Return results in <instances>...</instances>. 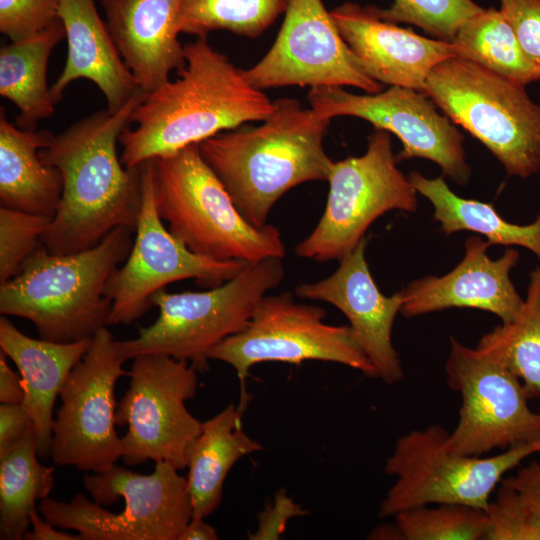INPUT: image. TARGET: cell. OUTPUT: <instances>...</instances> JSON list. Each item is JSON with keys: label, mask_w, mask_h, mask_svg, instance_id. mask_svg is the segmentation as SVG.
Segmentation results:
<instances>
[{"label": "cell", "mask_w": 540, "mask_h": 540, "mask_svg": "<svg viewBox=\"0 0 540 540\" xmlns=\"http://www.w3.org/2000/svg\"><path fill=\"white\" fill-rule=\"evenodd\" d=\"M34 427L0 455V539L21 540L36 501L54 487V467L39 462Z\"/></svg>", "instance_id": "28"}, {"label": "cell", "mask_w": 540, "mask_h": 540, "mask_svg": "<svg viewBox=\"0 0 540 540\" xmlns=\"http://www.w3.org/2000/svg\"><path fill=\"white\" fill-rule=\"evenodd\" d=\"M283 258L247 263L232 279L201 292L169 293L152 297L158 318L141 327L137 337L115 340L126 362L140 355H166L189 362L198 372L208 370L209 353L250 322L260 301L284 279Z\"/></svg>", "instance_id": "7"}, {"label": "cell", "mask_w": 540, "mask_h": 540, "mask_svg": "<svg viewBox=\"0 0 540 540\" xmlns=\"http://www.w3.org/2000/svg\"><path fill=\"white\" fill-rule=\"evenodd\" d=\"M140 169L142 203L133 246L105 286V295L112 302L107 326L137 320L153 306V295L170 283L194 279L213 288L232 279L247 264L199 256L175 238L164 227L155 205L150 162Z\"/></svg>", "instance_id": "15"}, {"label": "cell", "mask_w": 540, "mask_h": 540, "mask_svg": "<svg viewBox=\"0 0 540 540\" xmlns=\"http://www.w3.org/2000/svg\"><path fill=\"white\" fill-rule=\"evenodd\" d=\"M490 246L480 236L469 237L464 257L450 272L413 280L401 290L400 313L412 318L453 307L475 308L495 314L502 323L514 321L524 305L510 277L520 256L510 247L493 260L487 254Z\"/></svg>", "instance_id": "19"}, {"label": "cell", "mask_w": 540, "mask_h": 540, "mask_svg": "<svg viewBox=\"0 0 540 540\" xmlns=\"http://www.w3.org/2000/svg\"><path fill=\"white\" fill-rule=\"evenodd\" d=\"M308 514L299 504L288 496L285 489H280L272 503L265 506L258 515V527L254 533L249 534L251 540L280 539L287 527L288 521L297 516Z\"/></svg>", "instance_id": "38"}, {"label": "cell", "mask_w": 540, "mask_h": 540, "mask_svg": "<svg viewBox=\"0 0 540 540\" xmlns=\"http://www.w3.org/2000/svg\"><path fill=\"white\" fill-rule=\"evenodd\" d=\"M486 512L485 540H540V510L512 488L500 484Z\"/></svg>", "instance_id": "35"}, {"label": "cell", "mask_w": 540, "mask_h": 540, "mask_svg": "<svg viewBox=\"0 0 540 540\" xmlns=\"http://www.w3.org/2000/svg\"><path fill=\"white\" fill-rule=\"evenodd\" d=\"M394 517L402 540H480L489 524L485 510L460 504L421 505Z\"/></svg>", "instance_id": "32"}, {"label": "cell", "mask_w": 540, "mask_h": 540, "mask_svg": "<svg viewBox=\"0 0 540 540\" xmlns=\"http://www.w3.org/2000/svg\"><path fill=\"white\" fill-rule=\"evenodd\" d=\"M148 161L158 214L190 251L213 260L246 263L285 256L277 227L256 228L245 220L202 157L199 144Z\"/></svg>", "instance_id": "5"}, {"label": "cell", "mask_w": 540, "mask_h": 540, "mask_svg": "<svg viewBox=\"0 0 540 540\" xmlns=\"http://www.w3.org/2000/svg\"><path fill=\"white\" fill-rule=\"evenodd\" d=\"M368 539H391L402 540L401 533L396 524H382L374 528L368 535Z\"/></svg>", "instance_id": "44"}, {"label": "cell", "mask_w": 540, "mask_h": 540, "mask_svg": "<svg viewBox=\"0 0 540 540\" xmlns=\"http://www.w3.org/2000/svg\"><path fill=\"white\" fill-rule=\"evenodd\" d=\"M325 316L324 308L297 303L293 293L266 294L245 329L215 346L209 359L234 368L240 380L241 400H250L245 381L250 368L262 362H336L378 378L350 327L327 324Z\"/></svg>", "instance_id": "11"}, {"label": "cell", "mask_w": 540, "mask_h": 540, "mask_svg": "<svg viewBox=\"0 0 540 540\" xmlns=\"http://www.w3.org/2000/svg\"><path fill=\"white\" fill-rule=\"evenodd\" d=\"M30 524L32 531L24 537L26 540H81L80 536L55 529L54 525L42 518L37 509L31 513Z\"/></svg>", "instance_id": "42"}, {"label": "cell", "mask_w": 540, "mask_h": 540, "mask_svg": "<svg viewBox=\"0 0 540 540\" xmlns=\"http://www.w3.org/2000/svg\"><path fill=\"white\" fill-rule=\"evenodd\" d=\"M448 434L433 424L397 439L384 468L396 479L379 505L380 517L431 504H460L486 511L504 475L540 452L538 439L491 457L464 455L448 449Z\"/></svg>", "instance_id": "9"}, {"label": "cell", "mask_w": 540, "mask_h": 540, "mask_svg": "<svg viewBox=\"0 0 540 540\" xmlns=\"http://www.w3.org/2000/svg\"><path fill=\"white\" fill-rule=\"evenodd\" d=\"M289 0H178L181 33L207 38L227 30L256 38L285 13Z\"/></svg>", "instance_id": "31"}, {"label": "cell", "mask_w": 540, "mask_h": 540, "mask_svg": "<svg viewBox=\"0 0 540 540\" xmlns=\"http://www.w3.org/2000/svg\"><path fill=\"white\" fill-rule=\"evenodd\" d=\"M186 64L177 78L145 94L122 131L126 168L177 153L244 123L265 120L274 102L254 87L244 70L212 48L207 38L184 44Z\"/></svg>", "instance_id": "2"}, {"label": "cell", "mask_w": 540, "mask_h": 540, "mask_svg": "<svg viewBox=\"0 0 540 540\" xmlns=\"http://www.w3.org/2000/svg\"><path fill=\"white\" fill-rule=\"evenodd\" d=\"M444 369L447 385L461 397L449 450L483 456L540 439V412L531 410L522 382L496 355L451 336Z\"/></svg>", "instance_id": "12"}, {"label": "cell", "mask_w": 540, "mask_h": 540, "mask_svg": "<svg viewBox=\"0 0 540 540\" xmlns=\"http://www.w3.org/2000/svg\"><path fill=\"white\" fill-rule=\"evenodd\" d=\"M25 391L21 376H18L8 365L6 355L0 352V402L22 403Z\"/></svg>", "instance_id": "41"}, {"label": "cell", "mask_w": 540, "mask_h": 540, "mask_svg": "<svg viewBox=\"0 0 540 540\" xmlns=\"http://www.w3.org/2000/svg\"><path fill=\"white\" fill-rule=\"evenodd\" d=\"M218 535L214 527L209 525L202 518H195L189 521L178 540H216Z\"/></svg>", "instance_id": "43"}, {"label": "cell", "mask_w": 540, "mask_h": 540, "mask_svg": "<svg viewBox=\"0 0 540 540\" xmlns=\"http://www.w3.org/2000/svg\"><path fill=\"white\" fill-rule=\"evenodd\" d=\"M484 8L472 0H394L377 15L392 23H408L435 39L452 42L460 25Z\"/></svg>", "instance_id": "33"}, {"label": "cell", "mask_w": 540, "mask_h": 540, "mask_svg": "<svg viewBox=\"0 0 540 540\" xmlns=\"http://www.w3.org/2000/svg\"><path fill=\"white\" fill-rule=\"evenodd\" d=\"M273 102L261 125L224 131L199 144L240 214L256 228L268 224L273 205L288 190L328 181L334 165L324 149L330 119L295 98Z\"/></svg>", "instance_id": "3"}, {"label": "cell", "mask_w": 540, "mask_h": 540, "mask_svg": "<svg viewBox=\"0 0 540 540\" xmlns=\"http://www.w3.org/2000/svg\"><path fill=\"white\" fill-rule=\"evenodd\" d=\"M389 132L368 138L366 152L334 162L325 211L295 253L320 262L340 260L365 237L370 225L391 210L413 213L417 191L396 166Z\"/></svg>", "instance_id": "10"}, {"label": "cell", "mask_w": 540, "mask_h": 540, "mask_svg": "<svg viewBox=\"0 0 540 540\" xmlns=\"http://www.w3.org/2000/svg\"><path fill=\"white\" fill-rule=\"evenodd\" d=\"M278 35L268 52L244 70L263 90L284 86H352L382 91L341 36L322 0H289Z\"/></svg>", "instance_id": "17"}, {"label": "cell", "mask_w": 540, "mask_h": 540, "mask_svg": "<svg viewBox=\"0 0 540 540\" xmlns=\"http://www.w3.org/2000/svg\"><path fill=\"white\" fill-rule=\"evenodd\" d=\"M65 37L59 18L43 32L0 50V95L19 110L15 124L21 129L36 130L40 120L54 114L47 65L53 49Z\"/></svg>", "instance_id": "26"}, {"label": "cell", "mask_w": 540, "mask_h": 540, "mask_svg": "<svg viewBox=\"0 0 540 540\" xmlns=\"http://www.w3.org/2000/svg\"><path fill=\"white\" fill-rule=\"evenodd\" d=\"M60 0H0V32L17 42L31 38L59 19Z\"/></svg>", "instance_id": "36"}, {"label": "cell", "mask_w": 540, "mask_h": 540, "mask_svg": "<svg viewBox=\"0 0 540 540\" xmlns=\"http://www.w3.org/2000/svg\"><path fill=\"white\" fill-rule=\"evenodd\" d=\"M478 347L496 355L515 374L529 400L540 398V268L529 275L526 298L517 318L494 327Z\"/></svg>", "instance_id": "30"}, {"label": "cell", "mask_w": 540, "mask_h": 540, "mask_svg": "<svg viewBox=\"0 0 540 540\" xmlns=\"http://www.w3.org/2000/svg\"><path fill=\"white\" fill-rule=\"evenodd\" d=\"M307 97L310 107L322 117H358L375 129L396 135L402 143V150L395 155L397 162L428 159L456 184L469 182L464 136L424 92L390 86L383 92L358 95L342 87L320 86L311 88Z\"/></svg>", "instance_id": "16"}, {"label": "cell", "mask_w": 540, "mask_h": 540, "mask_svg": "<svg viewBox=\"0 0 540 540\" xmlns=\"http://www.w3.org/2000/svg\"><path fill=\"white\" fill-rule=\"evenodd\" d=\"M132 230L117 227L96 246L70 254H53L41 245L0 284L1 314L31 321L47 341L91 339L107 326L112 302L105 286L132 249Z\"/></svg>", "instance_id": "4"}, {"label": "cell", "mask_w": 540, "mask_h": 540, "mask_svg": "<svg viewBox=\"0 0 540 540\" xmlns=\"http://www.w3.org/2000/svg\"><path fill=\"white\" fill-rule=\"evenodd\" d=\"M32 427V419L23 403H1L0 455L19 442Z\"/></svg>", "instance_id": "39"}, {"label": "cell", "mask_w": 540, "mask_h": 540, "mask_svg": "<svg viewBox=\"0 0 540 540\" xmlns=\"http://www.w3.org/2000/svg\"><path fill=\"white\" fill-rule=\"evenodd\" d=\"M53 218L0 207V284L13 278L41 245Z\"/></svg>", "instance_id": "34"}, {"label": "cell", "mask_w": 540, "mask_h": 540, "mask_svg": "<svg viewBox=\"0 0 540 540\" xmlns=\"http://www.w3.org/2000/svg\"><path fill=\"white\" fill-rule=\"evenodd\" d=\"M58 16L67 39L64 68L50 87L55 104L75 80L87 79L103 93L107 110H120L140 89L124 64L94 0H60Z\"/></svg>", "instance_id": "22"}, {"label": "cell", "mask_w": 540, "mask_h": 540, "mask_svg": "<svg viewBox=\"0 0 540 540\" xmlns=\"http://www.w3.org/2000/svg\"><path fill=\"white\" fill-rule=\"evenodd\" d=\"M144 96L139 90L117 112L101 110L77 121L39 151L63 180L58 209L41 238L50 253L79 252L117 227L135 229L142 203L141 169L123 165L117 142Z\"/></svg>", "instance_id": "1"}, {"label": "cell", "mask_w": 540, "mask_h": 540, "mask_svg": "<svg viewBox=\"0 0 540 540\" xmlns=\"http://www.w3.org/2000/svg\"><path fill=\"white\" fill-rule=\"evenodd\" d=\"M54 138L47 130H24L0 112V203L2 207L53 218L63 191L59 170L39 154Z\"/></svg>", "instance_id": "24"}, {"label": "cell", "mask_w": 540, "mask_h": 540, "mask_svg": "<svg viewBox=\"0 0 540 540\" xmlns=\"http://www.w3.org/2000/svg\"><path fill=\"white\" fill-rule=\"evenodd\" d=\"M502 485L512 488L533 507L540 510V463L532 461L517 472L503 478Z\"/></svg>", "instance_id": "40"}, {"label": "cell", "mask_w": 540, "mask_h": 540, "mask_svg": "<svg viewBox=\"0 0 540 540\" xmlns=\"http://www.w3.org/2000/svg\"><path fill=\"white\" fill-rule=\"evenodd\" d=\"M500 11L528 59L540 69V0H500Z\"/></svg>", "instance_id": "37"}, {"label": "cell", "mask_w": 540, "mask_h": 540, "mask_svg": "<svg viewBox=\"0 0 540 540\" xmlns=\"http://www.w3.org/2000/svg\"><path fill=\"white\" fill-rule=\"evenodd\" d=\"M424 93L479 140L508 175L525 179L539 172L540 106L525 86L456 56L432 69Z\"/></svg>", "instance_id": "8"}, {"label": "cell", "mask_w": 540, "mask_h": 540, "mask_svg": "<svg viewBox=\"0 0 540 540\" xmlns=\"http://www.w3.org/2000/svg\"><path fill=\"white\" fill-rule=\"evenodd\" d=\"M248 403L229 404L202 422V431L188 455L186 477L195 518L205 519L219 506L224 481L234 464L262 450V445L243 431L242 415Z\"/></svg>", "instance_id": "25"}, {"label": "cell", "mask_w": 540, "mask_h": 540, "mask_svg": "<svg viewBox=\"0 0 540 540\" xmlns=\"http://www.w3.org/2000/svg\"><path fill=\"white\" fill-rule=\"evenodd\" d=\"M124 362L107 326L98 330L59 393L61 405L53 420L50 448L54 464L103 473L122 458L114 390L120 377L129 376L122 368Z\"/></svg>", "instance_id": "14"}, {"label": "cell", "mask_w": 540, "mask_h": 540, "mask_svg": "<svg viewBox=\"0 0 540 540\" xmlns=\"http://www.w3.org/2000/svg\"><path fill=\"white\" fill-rule=\"evenodd\" d=\"M443 176L427 178L418 171L408 175L417 193L433 205V217L440 223V231L446 235L471 231L484 236L491 245L523 247L537 257L540 268V211L529 224L509 222L493 204L455 194Z\"/></svg>", "instance_id": "27"}, {"label": "cell", "mask_w": 540, "mask_h": 540, "mask_svg": "<svg viewBox=\"0 0 540 540\" xmlns=\"http://www.w3.org/2000/svg\"><path fill=\"white\" fill-rule=\"evenodd\" d=\"M83 485L94 501L77 493L69 502L39 503L47 521L81 540H178L193 517L187 478L167 462H156L149 475L114 464L85 475Z\"/></svg>", "instance_id": "6"}, {"label": "cell", "mask_w": 540, "mask_h": 540, "mask_svg": "<svg viewBox=\"0 0 540 540\" xmlns=\"http://www.w3.org/2000/svg\"><path fill=\"white\" fill-rule=\"evenodd\" d=\"M364 237L341 258L337 270L315 283H302L294 293L300 298L325 301L349 320L353 337L374 365L378 378L388 385L403 380L404 372L392 343V329L404 303L402 291L385 296L375 283L366 258Z\"/></svg>", "instance_id": "18"}, {"label": "cell", "mask_w": 540, "mask_h": 540, "mask_svg": "<svg viewBox=\"0 0 540 540\" xmlns=\"http://www.w3.org/2000/svg\"><path fill=\"white\" fill-rule=\"evenodd\" d=\"M91 339L57 343L31 338L4 316L0 319V347L17 366L25 391L24 401L32 419L37 452L50 456L53 408L74 366L87 353Z\"/></svg>", "instance_id": "23"}, {"label": "cell", "mask_w": 540, "mask_h": 540, "mask_svg": "<svg viewBox=\"0 0 540 540\" xmlns=\"http://www.w3.org/2000/svg\"><path fill=\"white\" fill-rule=\"evenodd\" d=\"M132 360L130 385L115 412L116 425H128L122 460L129 466L153 460L184 469L202 431V422L185 404L196 395L198 371L189 362L166 355Z\"/></svg>", "instance_id": "13"}, {"label": "cell", "mask_w": 540, "mask_h": 540, "mask_svg": "<svg viewBox=\"0 0 540 540\" xmlns=\"http://www.w3.org/2000/svg\"><path fill=\"white\" fill-rule=\"evenodd\" d=\"M456 56L526 86L540 80V69L525 55L500 10L489 8L465 20L453 41Z\"/></svg>", "instance_id": "29"}, {"label": "cell", "mask_w": 540, "mask_h": 540, "mask_svg": "<svg viewBox=\"0 0 540 540\" xmlns=\"http://www.w3.org/2000/svg\"><path fill=\"white\" fill-rule=\"evenodd\" d=\"M115 46L139 89L151 93L186 64L178 0H101Z\"/></svg>", "instance_id": "21"}, {"label": "cell", "mask_w": 540, "mask_h": 540, "mask_svg": "<svg viewBox=\"0 0 540 540\" xmlns=\"http://www.w3.org/2000/svg\"><path fill=\"white\" fill-rule=\"evenodd\" d=\"M330 12L362 68L381 84L424 92L432 69L456 57L452 43L383 20L373 5L346 2Z\"/></svg>", "instance_id": "20"}]
</instances>
